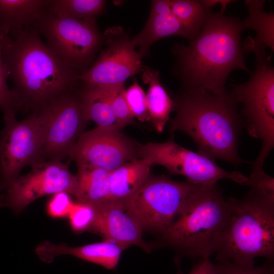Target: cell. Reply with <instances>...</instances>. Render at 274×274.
Segmentation results:
<instances>
[{"instance_id": "20", "label": "cell", "mask_w": 274, "mask_h": 274, "mask_svg": "<svg viewBox=\"0 0 274 274\" xmlns=\"http://www.w3.org/2000/svg\"><path fill=\"white\" fill-rule=\"evenodd\" d=\"M265 1L246 0L247 16L242 21L244 29H252L256 32L254 39L247 38L243 44L244 52H251L256 48L268 47L274 52V14L264 10Z\"/></svg>"}, {"instance_id": "26", "label": "cell", "mask_w": 274, "mask_h": 274, "mask_svg": "<svg viewBox=\"0 0 274 274\" xmlns=\"http://www.w3.org/2000/svg\"><path fill=\"white\" fill-rule=\"evenodd\" d=\"M124 97L133 117L141 122H149L146 94L135 81L124 91Z\"/></svg>"}, {"instance_id": "4", "label": "cell", "mask_w": 274, "mask_h": 274, "mask_svg": "<svg viewBox=\"0 0 274 274\" xmlns=\"http://www.w3.org/2000/svg\"><path fill=\"white\" fill-rule=\"evenodd\" d=\"M227 200L228 218L213 246L218 262L250 267L257 257L273 261L274 198L251 188L244 197Z\"/></svg>"}, {"instance_id": "14", "label": "cell", "mask_w": 274, "mask_h": 274, "mask_svg": "<svg viewBox=\"0 0 274 274\" xmlns=\"http://www.w3.org/2000/svg\"><path fill=\"white\" fill-rule=\"evenodd\" d=\"M138 146L120 129L96 126L80 135L68 157L77 166H89L112 172L139 158Z\"/></svg>"}, {"instance_id": "16", "label": "cell", "mask_w": 274, "mask_h": 274, "mask_svg": "<svg viewBox=\"0 0 274 274\" xmlns=\"http://www.w3.org/2000/svg\"><path fill=\"white\" fill-rule=\"evenodd\" d=\"M171 36H179L189 41L188 33L171 11L169 0L152 1L144 27L131 38L133 45L139 47L138 52L143 58L149 54L154 43Z\"/></svg>"}, {"instance_id": "10", "label": "cell", "mask_w": 274, "mask_h": 274, "mask_svg": "<svg viewBox=\"0 0 274 274\" xmlns=\"http://www.w3.org/2000/svg\"><path fill=\"white\" fill-rule=\"evenodd\" d=\"M4 118L5 126L0 132V191L20 175L25 166L42 161L44 145L37 112L20 121L14 114Z\"/></svg>"}, {"instance_id": "19", "label": "cell", "mask_w": 274, "mask_h": 274, "mask_svg": "<svg viewBox=\"0 0 274 274\" xmlns=\"http://www.w3.org/2000/svg\"><path fill=\"white\" fill-rule=\"evenodd\" d=\"M110 173L99 168L78 166L76 187L73 195L76 201L94 207L109 202Z\"/></svg>"}, {"instance_id": "17", "label": "cell", "mask_w": 274, "mask_h": 274, "mask_svg": "<svg viewBox=\"0 0 274 274\" xmlns=\"http://www.w3.org/2000/svg\"><path fill=\"white\" fill-rule=\"evenodd\" d=\"M126 248L106 239L100 242L76 247L45 241L36 248V252L41 259L46 262H51L59 255H71L107 269H113L117 265L122 252Z\"/></svg>"}, {"instance_id": "28", "label": "cell", "mask_w": 274, "mask_h": 274, "mask_svg": "<svg viewBox=\"0 0 274 274\" xmlns=\"http://www.w3.org/2000/svg\"><path fill=\"white\" fill-rule=\"evenodd\" d=\"M95 215V207L76 201L67 218L72 229L79 233L91 229Z\"/></svg>"}, {"instance_id": "25", "label": "cell", "mask_w": 274, "mask_h": 274, "mask_svg": "<svg viewBox=\"0 0 274 274\" xmlns=\"http://www.w3.org/2000/svg\"><path fill=\"white\" fill-rule=\"evenodd\" d=\"M172 13L178 19L189 37V42L199 33L209 9L202 0H169Z\"/></svg>"}, {"instance_id": "18", "label": "cell", "mask_w": 274, "mask_h": 274, "mask_svg": "<svg viewBox=\"0 0 274 274\" xmlns=\"http://www.w3.org/2000/svg\"><path fill=\"white\" fill-rule=\"evenodd\" d=\"M49 0H0V37L16 38L37 22Z\"/></svg>"}, {"instance_id": "32", "label": "cell", "mask_w": 274, "mask_h": 274, "mask_svg": "<svg viewBox=\"0 0 274 274\" xmlns=\"http://www.w3.org/2000/svg\"><path fill=\"white\" fill-rule=\"evenodd\" d=\"M251 188L258 190L267 196L274 198V178L263 170L252 172L249 177Z\"/></svg>"}, {"instance_id": "23", "label": "cell", "mask_w": 274, "mask_h": 274, "mask_svg": "<svg viewBox=\"0 0 274 274\" xmlns=\"http://www.w3.org/2000/svg\"><path fill=\"white\" fill-rule=\"evenodd\" d=\"M151 167L138 158L111 172L110 201H123L134 193L151 174Z\"/></svg>"}, {"instance_id": "24", "label": "cell", "mask_w": 274, "mask_h": 274, "mask_svg": "<svg viewBox=\"0 0 274 274\" xmlns=\"http://www.w3.org/2000/svg\"><path fill=\"white\" fill-rule=\"evenodd\" d=\"M106 4L104 0H49L47 10L58 16L96 23Z\"/></svg>"}, {"instance_id": "21", "label": "cell", "mask_w": 274, "mask_h": 274, "mask_svg": "<svg viewBox=\"0 0 274 274\" xmlns=\"http://www.w3.org/2000/svg\"><path fill=\"white\" fill-rule=\"evenodd\" d=\"M142 73L143 82L149 85L146 99L150 121L157 131L161 132L174 111V100L160 81L159 71L144 65Z\"/></svg>"}, {"instance_id": "34", "label": "cell", "mask_w": 274, "mask_h": 274, "mask_svg": "<svg viewBox=\"0 0 274 274\" xmlns=\"http://www.w3.org/2000/svg\"><path fill=\"white\" fill-rule=\"evenodd\" d=\"M202 2L207 8L210 10L216 5L220 4L221 6V13H223L227 6L235 1L232 0H202Z\"/></svg>"}, {"instance_id": "30", "label": "cell", "mask_w": 274, "mask_h": 274, "mask_svg": "<svg viewBox=\"0 0 274 274\" xmlns=\"http://www.w3.org/2000/svg\"><path fill=\"white\" fill-rule=\"evenodd\" d=\"M75 201L71 195L66 192H60L51 195L46 204L47 215L55 219L67 217Z\"/></svg>"}, {"instance_id": "13", "label": "cell", "mask_w": 274, "mask_h": 274, "mask_svg": "<svg viewBox=\"0 0 274 274\" xmlns=\"http://www.w3.org/2000/svg\"><path fill=\"white\" fill-rule=\"evenodd\" d=\"M31 166L28 174L19 175L4 190L0 207L9 208L18 214L42 196L60 192L73 195L77 179L67 164L61 161L43 160Z\"/></svg>"}, {"instance_id": "1", "label": "cell", "mask_w": 274, "mask_h": 274, "mask_svg": "<svg viewBox=\"0 0 274 274\" xmlns=\"http://www.w3.org/2000/svg\"><path fill=\"white\" fill-rule=\"evenodd\" d=\"M242 20L209 11L197 36L188 45L176 43L173 75L181 89L203 88L214 95L227 91L225 84L236 68L250 73L241 46Z\"/></svg>"}, {"instance_id": "27", "label": "cell", "mask_w": 274, "mask_h": 274, "mask_svg": "<svg viewBox=\"0 0 274 274\" xmlns=\"http://www.w3.org/2000/svg\"><path fill=\"white\" fill-rule=\"evenodd\" d=\"M124 84L113 85L110 91V99L113 114L118 127H123L132 124V115L124 97Z\"/></svg>"}, {"instance_id": "8", "label": "cell", "mask_w": 274, "mask_h": 274, "mask_svg": "<svg viewBox=\"0 0 274 274\" xmlns=\"http://www.w3.org/2000/svg\"><path fill=\"white\" fill-rule=\"evenodd\" d=\"M47 45L68 68L80 75L91 65L104 43L96 24L44 12L38 21Z\"/></svg>"}, {"instance_id": "2", "label": "cell", "mask_w": 274, "mask_h": 274, "mask_svg": "<svg viewBox=\"0 0 274 274\" xmlns=\"http://www.w3.org/2000/svg\"><path fill=\"white\" fill-rule=\"evenodd\" d=\"M3 59L19 111L37 112L80 85V75L66 67L42 40L38 21L16 38H5Z\"/></svg>"}, {"instance_id": "33", "label": "cell", "mask_w": 274, "mask_h": 274, "mask_svg": "<svg viewBox=\"0 0 274 274\" xmlns=\"http://www.w3.org/2000/svg\"><path fill=\"white\" fill-rule=\"evenodd\" d=\"M179 274H219V272L216 264L213 263L210 258H205L194 264L188 273Z\"/></svg>"}, {"instance_id": "7", "label": "cell", "mask_w": 274, "mask_h": 274, "mask_svg": "<svg viewBox=\"0 0 274 274\" xmlns=\"http://www.w3.org/2000/svg\"><path fill=\"white\" fill-rule=\"evenodd\" d=\"M200 185L152 174L123 202L143 230L163 233L178 217Z\"/></svg>"}, {"instance_id": "3", "label": "cell", "mask_w": 274, "mask_h": 274, "mask_svg": "<svg viewBox=\"0 0 274 274\" xmlns=\"http://www.w3.org/2000/svg\"><path fill=\"white\" fill-rule=\"evenodd\" d=\"M173 99L176 115L169 120L170 132L186 133L197 153L215 161L234 166L245 162L238 154L243 120L230 92L218 95L200 88L180 89Z\"/></svg>"}, {"instance_id": "31", "label": "cell", "mask_w": 274, "mask_h": 274, "mask_svg": "<svg viewBox=\"0 0 274 274\" xmlns=\"http://www.w3.org/2000/svg\"><path fill=\"white\" fill-rule=\"evenodd\" d=\"M273 261L266 260L260 266H243L229 261H219L216 265L219 274H274Z\"/></svg>"}, {"instance_id": "5", "label": "cell", "mask_w": 274, "mask_h": 274, "mask_svg": "<svg viewBox=\"0 0 274 274\" xmlns=\"http://www.w3.org/2000/svg\"><path fill=\"white\" fill-rule=\"evenodd\" d=\"M229 213L227 198L217 184L200 185L161 234L162 239L183 256L210 258L215 239L225 225Z\"/></svg>"}, {"instance_id": "22", "label": "cell", "mask_w": 274, "mask_h": 274, "mask_svg": "<svg viewBox=\"0 0 274 274\" xmlns=\"http://www.w3.org/2000/svg\"><path fill=\"white\" fill-rule=\"evenodd\" d=\"M113 86H88L80 84L77 91L88 121L94 122L98 127L120 129L116 123L111 105L110 91Z\"/></svg>"}, {"instance_id": "29", "label": "cell", "mask_w": 274, "mask_h": 274, "mask_svg": "<svg viewBox=\"0 0 274 274\" xmlns=\"http://www.w3.org/2000/svg\"><path fill=\"white\" fill-rule=\"evenodd\" d=\"M4 39L0 37V108L4 115L15 114L19 111L17 99L7 85L8 78L3 59Z\"/></svg>"}, {"instance_id": "11", "label": "cell", "mask_w": 274, "mask_h": 274, "mask_svg": "<svg viewBox=\"0 0 274 274\" xmlns=\"http://www.w3.org/2000/svg\"><path fill=\"white\" fill-rule=\"evenodd\" d=\"M77 89L53 100L38 113L43 130V160L68 156L88 122Z\"/></svg>"}, {"instance_id": "9", "label": "cell", "mask_w": 274, "mask_h": 274, "mask_svg": "<svg viewBox=\"0 0 274 274\" xmlns=\"http://www.w3.org/2000/svg\"><path fill=\"white\" fill-rule=\"evenodd\" d=\"M174 134L162 143L139 145V158L151 166L161 165L170 174L184 176L193 184L213 185L222 179H228L239 184L250 185L249 177L237 171L229 172L220 167L215 160L179 145Z\"/></svg>"}, {"instance_id": "12", "label": "cell", "mask_w": 274, "mask_h": 274, "mask_svg": "<svg viewBox=\"0 0 274 274\" xmlns=\"http://www.w3.org/2000/svg\"><path fill=\"white\" fill-rule=\"evenodd\" d=\"M103 35L105 48L99 51L90 67L79 76L81 85L125 84L128 78L143 71V58L135 50L129 35L122 27H109Z\"/></svg>"}, {"instance_id": "6", "label": "cell", "mask_w": 274, "mask_h": 274, "mask_svg": "<svg viewBox=\"0 0 274 274\" xmlns=\"http://www.w3.org/2000/svg\"><path fill=\"white\" fill-rule=\"evenodd\" d=\"M256 66L244 83L234 85L230 94L242 106L240 113L249 135L262 142L257 158L251 163L253 172L263 170L266 159L274 147V68L271 55L265 49L252 51Z\"/></svg>"}, {"instance_id": "15", "label": "cell", "mask_w": 274, "mask_h": 274, "mask_svg": "<svg viewBox=\"0 0 274 274\" xmlns=\"http://www.w3.org/2000/svg\"><path fill=\"white\" fill-rule=\"evenodd\" d=\"M96 208V215L90 229L104 239L128 247L133 245L148 251L142 238L143 229L122 201H109Z\"/></svg>"}]
</instances>
